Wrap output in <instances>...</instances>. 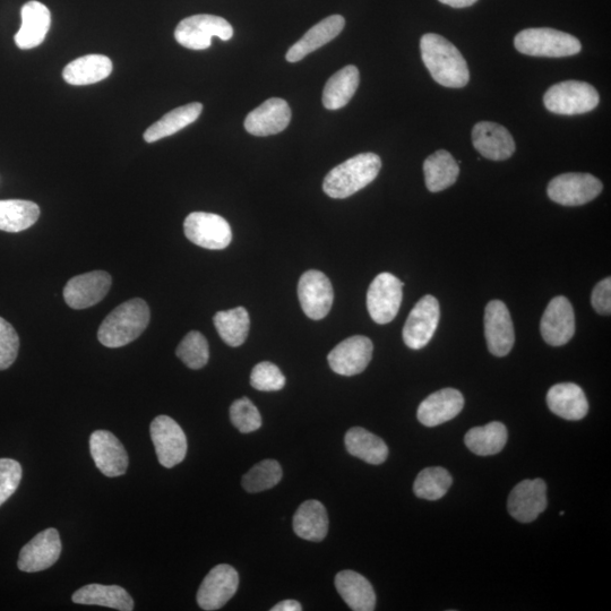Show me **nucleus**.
<instances>
[{
	"label": "nucleus",
	"instance_id": "1",
	"mask_svg": "<svg viewBox=\"0 0 611 611\" xmlns=\"http://www.w3.org/2000/svg\"><path fill=\"white\" fill-rule=\"evenodd\" d=\"M423 62L434 81L445 88L461 89L469 83L466 59L452 42L440 34L427 33L420 40Z\"/></svg>",
	"mask_w": 611,
	"mask_h": 611
},
{
	"label": "nucleus",
	"instance_id": "2",
	"mask_svg": "<svg viewBox=\"0 0 611 611\" xmlns=\"http://www.w3.org/2000/svg\"><path fill=\"white\" fill-rule=\"evenodd\" d=\"M150 308L141 298L126 301L102 322L98 339L103 346L120 348L140 338L150 323Z\"/></svg>",
	"mask_w": 611,
	"mask_h": 611
},
{
	"label": "nucleus",
	"instance_id": "3",
	"mask_svg": "<svg viewBox=\"0 0 611 611\" xmlns=\"http://www.w3.org/2000/svg\"><path fill=\"white\" fill-rule=\"evenodd\" d=\"M382 168L375 153H361L333 168L324 179L323 191L332 199L342 200L373 183Z\"/></svg>",
	"mask_w": 611,
	"mask_h": 611
},
{
	"label": "nucleus",
	"instance_id": "4",
	"mask_svg": "<svg viewBox=\"0 0 611 611\" xmlns=\"http://www.w3.org/2000/svg\"><path fill=\"white\" fill-rule=\"evenodd\" d=\"M514 46L523 55L550 58L574 56L582 49L578 38L569 33L548 28L521 31L515 37Z\"/></svg>",
	"mask_w": 611,
	"mask_h": 611
},
{
	"label": "nucleus",
	"instance_id": "5",
	"mask_svg": "<svg viewBox=\"0 0 611 611\" xmlns=\"http://www.w3.org/2000/svg\"><path fill=\"white\" fill-rule=\"evenodd\" d=\"M599 93L589 83L565 81L547 90L544 103L550 113L564 116L583 115L599 105Z\"/></svg>",
	"mask_w": 611,
	"mask_h": 611
},
{
	"label": "nucleus",
	"instance_id": "6",
	"mask_svg": "<svg viewBox=\"0 0 611 611\" xmlns=\"http://www.w3.org/2000/svg\"><path fill=\"white\" fill-rule=\"evenodd\" d=\"M234 36V29L223 17L201 14L187 17L178 24L175 39L185 48L205 50L211 47L212 38L228 41Z\"/></svg>",
	"mask_w": 611,
	"mask_h": 611
},
{
	"label": "nucleus",
	"instance_id": "7",
	"mask_svg": "<svg viewBox=\"0 0 611 611\" xmlns=\"http://www.w3.org/2000/svg\"><path fill=\"white\" fill-rule=\"evenodd\" d=\"M404 283L391 273H381L369 286L367 308L377 324H389L399 313L403 298Z\"/></svg>",
	"mask_w": 611,
	"mask_h": 611
},
{
	"label": "nucleus",
	"instance_id": "8",
	"mask_svg": "<svg viewBox=\"0 0 611 611\" xmlns=\"http://www.w3.org/2000/svg\"><path fill=\"white\" fill-rule=\"evenodd\" d=\"M185 236L197 246L210 251L227 248L232 240L228 221L218 214L193 212L184 222Z\"/></svg>",
	"mask_w": 611,
	"mask_h": 611
},
{
	"label": "nucleus",
	"instance_id": "9",
	"mask_svg": "<svg viewBox=\"0 0 611 611\" xmlns=\"http://www.w3.org/2000/svg\"><path fill=\"white\" fill-rule=\"evenodd\" d=\"M602 188L604 186L595 176L571 172L555 177L548 185L547 194L557 204L580 206L597 199Z\"/></svg>",
	"mask_w": 611,
	"mask_h": 611
},
{
	"label": "nucleus",
	"instance_id": "10",
	"mask_svg": "<svg viewBox=\"0 0 611 611\" xmlns=\"http://www.w3.org/2000/svg\"><path fill=\"white\" fill-rule=\"evenodd\" d=\"M441 308L438 300L430 295L421 298L403 327V341L412 350H420L433 339L440 323Z\"/></svg>",
	"mask_w": 611,
	"mask_h": 611
},
{
	"label": "nucleus",
	"instance_id": "11",
	"mask_svg": "<svg viewBox=\"0 0 611 611\" xmlns=\"http://www.w3.org/2000/svg\"><path fill=\"white\" fill-rule=\"evenodd\" d=\"M151 438L161 466L171 469L182 463L187 454V438L182 427L168 416L152 421Z\"/></svg>",
	"mask_w": 611,
	"mask_h": 611
},
{
	"label": "nucleus",
	"instance_id": "12",
	"mask_svg": "<svg viewBox=\"0 0 611 611\" xmlns=\"http://www.w3.org/2000/svg\"><path fill=\"white\" fill-rule=\"evenodd\" d=\"M298 297L306 316L314 321L323 320L334 301L332 283L323 272L307 271L299 280Z\"/></svg>",
	"mask_w": 611,
	"mask_h": 611
},
{
	"label": "nucleus",
	"instance_id": "13",
	"mask_svg": "<svg viewBox=\"0 0 611 611\" xmlns=\"http://www.w3.org/2000/svg\"><path fill=\"white\" fill-rule=\"evenodd\" d=\"M238 587L239 575L234 567L227 564L215 566L197 592V604L206 611L218 610L236 595Z\"/></svg>",
	"mask_w": 611,
	"mask_h": 611
},
{
	"label": "nucleus",
	"instance_id": "14",
	"mask_svg": "<svg viewBox=\"0 0 611 611\" xmlns=\"http://www.w3.org/2000/svg\"><path fill=\"white\" fill-rule=\"evenodd\" d=\"M60 554L62 541L59 532L54 528L46 529L22 548L17 566L27 573L45 571L58 561Z\"/></svg>",
	"mask_w": 611,
	"mask_h": 611
},
{
	"label": "nucleus",
	"instance_id": "15",
	"mask_svg": "<svg viewBox=\"0 0 611 611\" xmlns=\"http://www.w3.org/2000/svg\"><path fill=\"white\" fill-rule=\"evenodd\" d=\"M373 342L363 335L342 341L327 356L334 373L355 376L363 373L373 357Z\"/></svg>",
	"mask_w": 611,
	"mask_h": 611
},
{
	"label": "nucleus",
	"instance_id": "16",
	"mask_svg": "<svg viewBox=\"0 0 611 611\" xmlns=\"http://www.w3.org/2000/svg\"><path fill=\"white\" fill-rule=\"evenodd\" d=\"M113 279L105 271H93L71 279L64 289L66 304L73 309L90 308L105 298Z\"/></svg>",
	"mask_w": 611,
	"mask_h": 611
},
{
	"label": "nucleus",
	"instance_id": "17",
	"mask_svg": "<svg viewBox=\"0 0 611 611\" xmlns=\"http://www.w3.org/2000/svg\"><path fill=\"white\" fill-rule=\"evenodd\" d=\"M485 335L488 350L496 357H505L514 347L515 332L511 314L501 300H493L486 307Z\"/></svg>",
	"mask_w": 611,
	"mask_h": 611
},
{
	"label": "nucleus",
	"instance_id": "18",
	"mask_svg": "<svg viewBox=\"0 0 611 611\" xmlns=\"http://www.w3.org/2000/svg\"><path fill=\"white\" fill-rule=\"evenodd\" d=\"M540 331L542 339L553 347L571 341L575 333V315L569 299L558 296L550 301L542 315Z\"/></svg>",
	"mask_w": 611,
	"mask_h": 611
},
{
	"label": "nucleus",
	"instance_id": "19",
	"mask_svg": "<svg viewBox=\"0 0 611 611\" xmlns=\"http://www.w3.org/2000/svg\"><path fill=\"white\" fill-rule=\"evenodd\" d=\"M547 486L544 480H523L512 490L507 509L516 521L530 523L547 509Z\"/></svg>",
	"mask_w": 611,
	"mask_h": 611
},
{
	"label": "nucleus",
	"instance_id": "20",
	"mask_svg": "<svg viewBox=\"0 0 611 611\" xmlns=\"http://www.w3.org/2000/svg\"><path fill=\"white\" fill-rule=\"evenodd\" d=\"M90 452L103 475L110 478L125 475L129 462L128 454L114 434L107 430L94 432L90 438Z\"/></svg>",
	"mask_w": 611,
	"mask_h": 611
},
{
	"label": "nucleus",
	"instance_id": "21",
	"mask_svg": "<svg viewBox=\"0 0 611 611\" xmlns=\"http://www.w3.org/2000/svg\"><path fill=\"white\" fill-rule=\"evenodd\" d=\"M290 120L291 109L288 102L272 98L248 114L245 119V128L249 134L255 136H270L285 131Z\"/></svg>",
	"mask_w": 611,
	"mask_h": 611
},
{
	"label": "nucleus",
	"instance_id": "22",
	"mask_svg": "<svg viewBox=\"0 0 611 611\" xmlns=\"http://www.w3.org/2000/svg\"><path fill=\"white\" fill-rule=\"evenodd\" d=\"M472 143L486 159L504 161L515 152L513 136L507 129L493 122H480L472 129Z\"/></svg>",
	"mask_w": 611,
	"mask_h": 611
},
{
	"label": "nucleus",
	"instance_id": "23",
	"mask_svg": "<svg viewBox=\"0 0 611 611\" xmlns=\"http://www.w3.org/2000/svg\"><path fill=\"white\" fill-rule=\"evenodd\" d=\"M464 407V398L460 391L443 389L430 394L421 402L417 417L426 427H436L447 423L460 415Z\"/></svg>",
	"mask_w": 611,
	"mask_h": 611
},
{
	"label": "nucleus",
	"instance_id": "24",
	"mask_svg": "<svg viewBox=\"0 0 611 611\" xmlns=\"http://www.w3.org/2000/svg\"><path fill=\"white\" fill-rule=\"evenodd\" d=\"M22 24L16 33V46L22 50L37 48L45 41L51 25V14L48 7L31 0L21 11Z\"/></svg>",
	"mask_w": 611,
	"mask_h": 611
},
{
	"label": "nucleus",
	"instance_id": "25",
	"mask_svg": "<svg viewBox=\"0 0 611 611\" xmlns=\"http://www.w3.org/2000/svg\"><path fill=\"white\" fill-rule=\"evenodd\" d=\"M344 25H346V20L341 15H332L317 23L315 27L307 31L305 36L288 50L286 56L288 62H300L301 59L314 53L315 50L325 46L326 43L339 36L344 29Z\"/></svg>",
	"mask_w": 611,
	"mask_h": 611
},
{
	"label": "nucleus",
	"instance_id": "26",
	"mask_svg": "<svg viewBox=\"0 0 611 611\" xmlns=\"http://www.w3.org/2000/svg\"><path fill=\"white\" fill-rule=\"evenodd\" d=\"M547 404L556 416L566 420H581L588 415L589 403L579 385L557 384L548 391Z\"/></svg>",
	"mask_w": 611,
	"mask_h": 611
},
{
	"label": "nucleus",
	"instance_id": "27",
	"mask_svg": "<svg viewBox=\"0 0 611 611\" xmlns=\"http://www.w3.org/2000/svg\"><path fill=\"white\" fill-rule=\"evenodd\" d=\"M335 588L352 610L373 611L376 607V595L372 584L357 572H340L335 576Z\"/></svg>",
	"mask_w": 611,
	"mask_h": 611
},
{
	"label": "nucleus",
	"instance_id": "28",
	"mask_svg": "<svg viewBox=\"0 0 611 611\" xmlns=\"http://www.w3.org/2000/svg\"><path fill=\"white\" fill-rule=\"evenodd\" d=\"M72 599L79 605L108 607L120 611L134 610L133 598L118 585H85L74 593Z\"/></svg>",
	"mask_w": 611,
	"mask_h": 611
},
{
	"label": "nucleus",
	"instance_id": "29",
	"mask_svg": "<svg viewBox=\"0 0 611 611\" xmlns=\"http://www.w3.org/2000/svg\"><path fill=\"white\" fill-rule=\"evenodd\" d=\"M294 531L301 539L323 541L329 532V516L324 505L315 499L301 504L294 516Z\"/></svg>",
	"mask_w": 611,
	"mask_h": 611
},
{
	"label": "nucleus",
	"instance_id": "30",
	"mask_svg": "<svg viewBox=\"0 0 611 611\" xmlns=\"http://www.w3.org/2000/svg\"><path fill=\"white\" fill-rule=\"evenodd\" d=\"M113 72V63L103 55H88L73 60L65 67L64 80L71 85L81 86L106 80Z\"/></svg>",
	"mask_w": 611,
	"mask_h": 611
},
{
	"label": "nucleus",
	"instance_id": "31",
	"mask_svg": "<svg viewBox=\"0 0 611 611\" xmlns=\"http://www.w3.org/2000/svg\"><path fill=\"white\" fill-rule=\"evenodd\" d=\"M202 111L203 106L199 102L189 103V105L170 111L157 123L146 129L145 142L154 143L182 131L185 127L195 123Z\"/></svg>",
	"mask_w": 611,
	"mask_h": 611
},
{
	"label": "nucleus",
	"instance_id": "32",
	"mask_svg": "<svg viewBox=\"0 0 611 611\" xmlns=\"http://www.w3.org/2000/svg\"><path fill=\"white\" fill-rule=\"evenodd\" d=\"M424 172L428 191L438 193L455 184L460 168L450 152L440 150L425 160Z\"/></svg>",
	"mask_w": 611,
	"mask_h": 611
},
{
	"label": "nucleus",
	"instance_id": "33",
	"mask_svg": "<svg viewBox=\"0 0 611 611\" xmlns=\"http://www.w3.org/2000/svg\"><path fill=\"white\" fill-rule=\"evenodd\" d=\"M360 82V75L356 66H346L335 73L327 81L323 91V105L329 110H338L346 107L354 98Z\"/></svg>",
	"mask_w": 611,
	"mask_h": 611
},
{
	"label": "nucleus",
	"instance_id": "34",
	"mask_svg": "<svg viewBox=\"0 0 611 611\" xmlns=\"http://www.w3.org/2000/svg\"><path fill=\"white\" fill-rule=\"evenodd\" d=\"M344 443L352 456L374 466L384 463L389 456V447L382 438L361 427L348 430Z\"/></svg>",
	"mask_w": 611,
	"mask_h": 611
},
{
	"label": "nucleus",
	"instance_id": "35",
	"mask_svg": "<svg viewBox=\"0 0 611 611\" xmlns=\"http://www.w3.org/2000/svg\"><path fill=\"white\" fill-rule=\"evenodd\" d=\"M507 429L502 423L494 421L483 427L469 430L464 438L468 449L480 456L495 455L501 452L507 443Z\"/></svg>",
	"mask_w": 611,
	"mask_h": 611
},
{
	"label": "nucleus",
	"instance_id": "36",
	"mask_svg": "<svg viewBox=\"0 0 611 611\" xmlns=\"http://www.w3.org/2000/svg\"><path fill=\"white\" fill-rule=\"evenodd\" d=\"M40 217L36 203L23 200L0 201V230L21 232L31 228Z\"/></svg>",
	"mask_w": 611,
	"mask_h": 611
},
{
	"label": "nucleus",
	"instance_id": "37",
	"mask_svg": "<svg viewBox=\"0 0 611 611\" xmlns=\"http://www.w3.org/2000/svg\"><path fill=\"white\" fill-rule=\"evenodd\" d=\"M215 329L218 330L220 338L230 347H239L245 343L251 318L244 307L223 311L214 316Z\"/></svg>",
	"mask_w": 611,
	"mask_h": 611
},
{
	"label": "nucleus",
	"instance_id": "38",
	"mask_svg": "<svg viewBox=\"0 0 611 611\" xmlns=\"http://www.w3.org/2000/svg\"><path fill=\"white\" fill-rule=\"evenodd\" d=\"M453 483L450 472L444 468H427L421 471L413 485V492L427 501H438L443 498Z\"/></svg>",
	"mask_w": 611,
	"mask_h": 611
},
{
	"label": "nucleus",
	"instance_id": "39",
	"mask_svg": "<svg viewBox=\"0 0 611 611\" xmlns=\"http://www.w3.org/2000/svg\"><path fill=\"white\" fill-rule=\"evenodd\" d=\"M282 479V468L275 460L257 463L243 477L242 485L248 493H261L277 486Z\"/></svg>",
	"mask_w": 611,
	"mask_h": 611
},
{
	"label": "nucleus",
	"instance_id": "40",
	"mask_svg": "<svg viewBox=\"0 0 611 611\" xmlns=\"http://www.w3.org/2000/svg\"><path fill=\"white\" fill-rule=\"evenodd\" d=\"M176 355L188 368L201 369L210 358L209 343L202 333L189 332L180 342Z\"/></svg>",
	"mask_w": 611,
	"mask_h": 611
},
{
	"label": "nucleus",
	"instance_id": "41",
	"mask_svg": "<svg viewBox=\"0 0 611 611\" xmlns=\"http://www.w3.org/2000/svg\"><path fill=\"white\" fill-rule=\"evenodd\" d=\"M230 419L240 433H254L262 427V417L260 411L254 403L247 399H239L232 403L230 408Z\"/></svg>",
	"mask_w": 611,
	"mask_h": 611
},
{
	"label": "nucleus",
	"instance_id": "42",
	"mask_svg": "<svg viewBox=\"0 0 611 611\" xmlns=\"http://www.w3.org/2000/svg\"><path fill=\"white\" fill-rule=\"evenodd\" d=\"M251 385L257 391H280L286 385V377L277 365L263 361L252 370Z\"/></svg>",
	"mask_w": 611,
	"mask_h": 611
},
{
	"label": "nucleus",
	"instance_id": "43",
	"mask_svg": "<svg viewBox=\"0 0 611 611\" xmlns=\"http://www.w3.org/2000/svg\"><path fill=\"white\" fill-rule=\"evenodd\" d=\"M20 338L14 327L0 317V370L10 368L19 355Z\"/></svg>",
	"mask_w": 611,
	"mask_h": 611
},
{
	"label": "nucleus",
	"instance_id": "44",
	"mask_svg": "<svg viewBox=\"0 0 611 611\" xmlns=\"http://www.w3.org/2000/svg\"><path fill=\"white\" fill-rule=\"evenodd\" d=\"M21 464L12 459H0V506L19 488L22 480Z\"/></svg>",
	"mask_w": 611,
	"mask_h": 611
},
{
	"label": "nucleus",
	"instance_id": "45",
	"mask_svg": "<svg viewBox=\"0 0 611 611\" xmlns=\"http://www.w3.org/2000/svg\"><path fill=\"white\" fill-rule=\"evenodd\" d=\"M592 307L600 315L611 313V280L606 278L593 289L591 296Z\"/></svg>",
	"mask_w": 611,
	"mask_h": 611
},
{
	"label": "nucleus",
	"instance_id": "46",
	"mask_svg": "<svg viewBox=\"0 0 611 611\" xmlns=\"http://www.w3.org/2000/svg\"><path fill=\"white\" fill-rule=\"evenodd\" d=\"M272 611H300L303 610L301 605L297 600H285L280 602V604L275 605Z\"/></svg>",
	"mask_w": 611,
	"mask_h": 611
},
{
	"label": "nucleus",
	"instance_id": "47",
	"mask_svg": "<svg viewBox=\"0 0 611 611\" xmlns=\"http://www.w3.org/2000/svg\"><path fill=\"white\" fill-rule=\"evenodd\" d=\"M440 2L454 8H466L476 4L478 0H440Z\"/></svg>",
	"mask_w": 611,
	"mask_h": 611
}]
</instances>
